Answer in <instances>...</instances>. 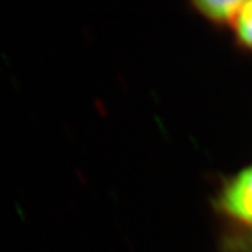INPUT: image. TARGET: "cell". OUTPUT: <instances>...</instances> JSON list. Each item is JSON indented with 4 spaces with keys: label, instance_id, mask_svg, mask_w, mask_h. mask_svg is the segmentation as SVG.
<instances>
[{
    "label": "cell",
    "instance_id": "6da1fadb",
    "mask_svg": "<svg viewBox=\"0 0 252 252\" xmlns=\"http://www.w3.org/2000/svg\"><path fill=\"white\" fill-rule=\"evenodd\" d=\"M223 207L230 216L252 224V167L240 172L227 187Z\"/></svg>",
    "mask_w": 252,
    "mask_h": 252
},
{
    "label": "cell",
    "instance_id": "7a4b0ae2",
    "mask_svg": "<svg viewBox=\"0 0 252 252\" xmlns=\"http://www.w3.org/2000/svg\"><path fill=\"white\" fill-rule=\"evenodd\" d=\"M243 1L238 0H205L196 3L200 13L216 21H235Z\"/></svg>",
    "mask_w": 252,
    "mask_h": 252
},
{
    "label": "cell",
    "instance_id": "3957f363",
    "mask_svg": "<svg viewBox=\"0 0 252 252\" xmlns=\"http://www.w3.org/2000/svg\"><path fill=\"white\" fill-rule=\"evenodd\" d=\"M234 24L240 41L252 48V0L243 1Z\"/></svg>",
    "mask_w": 252,
    "mask_h": 252
}]
</instances>
